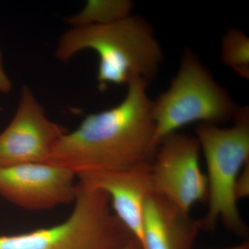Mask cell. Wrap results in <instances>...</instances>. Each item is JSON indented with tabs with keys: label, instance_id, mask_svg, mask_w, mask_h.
Masks as SVG:
<instances>
[{
	"label": "cell",
	"instance_id": "11",
	"mask_svg": "<svg viewBox=\"0 0 249 249\" xmlns=\"http://www.w3.org/2000/svg\"><path fill=\"white\" fill-rule=\"evenodd\" d=\"M133 3L129 0H89L78 14L66 19L71 27L105 25L128 17Z\"/></svg>",
	"mask_w": 249,
	"mask_h": 249
},
{
	"label": "cell",
	"instance_id": "12",
	"mask_svg": "<svg viewBox=\"0 0 249 249\" xmlns=\"http://www.w3.org/2000/svg\"><path fill=\"white\" fill-rule=\"evenodd\" d=\"M221 59L236 74L249 79V38L243 31L231 29L223 37Z\"/></svg>",
	"mask_w": 249,
	"mask_h": 249
},
{
	"label": "cell",
	"instance_id": "7",
	"mask_svg": "<svg viewBox=\"0 0 249 249\" xmlns=\"http://www.w3.org/2000/svg\"><path fill=\"white\" fill-rule=\"evenodd\" d=\"M67 131L47 117L29 87H22L16 114L0 134V167L49 163Z\"/></svg>",
	"mask_w": 249,
	"mask_h": 249
},
{
	"label": "cell",
	"instance_id": "3",
	"mask_svg": "<svg viewBox=\"0 0 249 249\" xmlns=\"http://www.w3.org/2000/svg\"><path fill=\"white\" fill-rule=\"evenodd\" d=\"M231 127L200 124L196 138L206 160L208 211L199 220L201 229L213 230L221 222L228 230L247 237L248 229L242 217L237 197V182L249 160V109L237 107Z\"/></svg>",
	"mask_w": 249,
	"mask_h": 249
},
{
	"label": "cell",
	"instance_id": "14",
	"mask_svg": "<svg viewBox=\"0 0 249 249\" xmlns=\"http://www.w3.org/2000/svg\"><path fill=\"white\" fill-rule=\"evenodd\" d=\"M121 249H142V245L139 243L138 240L134 237H132L128 241L127 244L123 247Z\"/></svg>",
	"mask_w": 249,
	"mask_h": 249
},
{
	"label": "cell",
	"instance_id": "9",
	"mask_svg": "<svg viewBox=\"0 0 249 249\" xmlns=\"http://www.w3.org/2000/svg\"><path fill=\"white\" fill-rule=\"evenodd\" d=\"M151 161L143 162L125 169L77 177L80 182L107 195L113 212L142 247L144 206L147 197L154 193Z\"/></svg>",
	"mask_w": 249,
	"mask_h": 249
},
{
	"label": "cell",
	"instance_id": "15",
	"mask_svg": "<svg viewBox=\"0 0 249 249\" xmlns=\"http://www.w3.org/2000/svg\"><path fill=\"white\" fill-rule=\"evenodd\" d=\"M224 249H249V243L248 242H245L244 243L240 244V245Z\"/></svg>",
	"mask_w": 249,
	"mask_h": 249
},
{
	"label": "cell",
	"instance_id": "1",
	"mask_svg": "<svg viewBox=\"0 0 249 249\" xmlns=\"http://www.w3.org/2000/svg\"><path fill=\"white\" fill-rule=\"evenodd\" d=\"M152 106L147 83L132 82L119 105L89 114L78 128L64 134L49 163L68 168L78 177L152 160L156 151Z\"/></svg>",
	"mask_w": 249,
	"mask_h": 249
},
{
	"label": "cell",
	"instance_id": "10",
	"mask_svg": "<svg viewBox=\"0 0 249 249\" xmlns=\"http://www.w3.org/2000/svg\"><path fill=\"white\" fill-rule=\"evenodd\" d=\"M199 220L179 209L163 196L152 193L147 197L142 217L143 249H193Z\"/></svg>",
	"mask_w": 249,
	"mask_h": 249
},
{
	"label": "cell",
	"instance_id": "6",
	"mask_svg": "<svg viewBox=\"0 0 249 249\" xmlns=\"http://www.w3.org/2000/svg\"><path fill=\"white\" fill-rule=\"evenodd\" d=\"M201 149L196 136L176 132L163 139L151 161L154 193L188 214L207 200L208 181L200 166Z\"/></svg>",
	"mask_w": 249,
	"mask_h": 249
},
{
	"label": "cell",
	"instance_id": "2",
	"mask_svg": "<svg viewBox=\"0 0 249 249\" xmlns=\"http://www.w3.org/2000/svg\"><path fill=\"white\" fill-rule=\"evenodd\" d=\"M85 50L97 53L101 91L110 85L147 83L157 75L163 59L152 26L133 15L105 25L70 28L60 37L55 54L66 62Z\"/></svg>",
	"mask_w": 249,
	"mask_h": 249
},
{
	"label": "cell",
	"instance_id": "4",
	"mask_svg": "<svg viewBox=\"0 0 249 249\" xmlns=\"http://www.w3.org/2000/svg\"><path fill=\"white\" fill-rule=\"evenodd\" d=\"M237 107L196 54L186 49L169 88L152 101L156 150L163 139L188 124H218L233 119Z\"/></svg>",
	"mask_w": 249,
	"mask_h": 249
},
{
	"label": "cell",
	"instance_id": "8",
	"mask_svg": "<svg viewBox=\"0 0 249 249\" xmlns=\"http://www.w3.org/2000/svg\"><path fill=\"white\" fill-rule=\"evenodd\" d=\"M76 174L52 163L0 167V196L22 209L44 210L73 202Z\"/></svg>",
	"mask_w": 249,
	"mask_h": 249
},
{
	"label": "cell",
	"instance_id": "5",
	"mask_svg": "<svg viewBox=\"0 0 249 249\" xmlns=\"http://www.w3.org/2000/svg\"><path fill=\"white\" fill-rule=\"evenodd\" d=\"M65 222L27 233L0 236V249H121L133 236L113 212L104 192L78 181Z\"/></svg>",
	"mask_w": 249,
	"mask_h": 249
},
{
	"label": "cell",
	"instance_id": "13",
	"mask_svg": "<svg viewBox=\"0 0 249 249\" xmlns=\"http://www.w3.org/2000/svg\"><path fill=\"white\" fill-rule=\"evenodd\" d=\"M249 164L246 165L241 172L237 182V197L239 199L248 196L249 193Z\"/></svg>",
	"mask_w": 249,
	"mask_h": 249
}]
</instances>
